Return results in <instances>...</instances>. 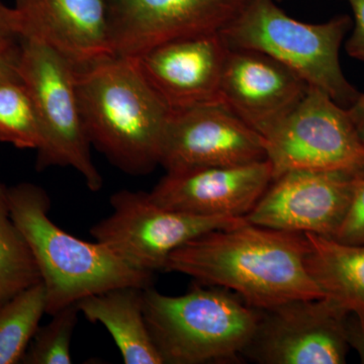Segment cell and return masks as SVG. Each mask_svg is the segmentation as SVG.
Instances as JSON below:
<instances>
[{"instance_id":"6da1fadb","label":"cell","mask_w":364,"mask_h":364,"mask_svg":"<svg viewBox=\"0 0 364 364\" xmlns=\"http://www.w3.org/2000/svg\"><path fill=\"white\" fill-rule=\"evenodd\" d=\"M305 234L245 222L196 237L170 254L165 269L234 291L265 310L294 299L324 298L309 274Z\"/></svg>"},{"instance_id":"7a4b0ae2","label":"cell","mask_w":364,"mask_h":364,"mask_svg":"<svg viewBox=\"0 0 364 364\" xmlns=\"http://www.w3.org/2000/svg\"><path fill=\"white\" fill-rule=\"evenodd\" d=\"M77 91L91 147L130 176H146L160 165L172 111L138 60L112 56L77 70Z\"/></svg>"},{"instance_id":"3957f363","label":"cell","mask_w":364,"mask_h":364,"mask_svg":"<svg viewBox=\"0 0 364 364\" xmlns=\"http://www.w3.org/2000/svg\"><path fill=\"white\" fill-rule=\"evenodd\" d=\"M7 205L37 263L52 316L81 299L117 287H151L153 273L127 264L102 244L81 240L50 219L51 200L37 184L6 188Z\"/></svg>"},{"instance_id":"277c9868","label":"cell","mask_w":364,"mask_h":364,"mask_svg":"<svg viewBox=\"0 0 364 364\" xmlns=\"http://www.w3.org/2000/svg\"><path fill=\"white\" fill-rule=\"evenodd\" d=\"M144 316L163 364L237 360L252 338L258 309L222 287L196 286L181 296L144 289Z\"/></svg>"},{"instance_id":"5b68a950","label":"cell","mask_w":364,"mask_h":364,"mask_svg":"<svg viewBox=\"0 0 364 364\" xmlns=\"http://www.w3.org/2000/svg\"><path fill=\"white\" fill-rule=\"evenodd\" d=\"M351 28L346 14L304 23L284 13L277 0H250L221 35L229 48L264 53L347 109L360 93L340 64V49Z\"/></svg>"},{"instance_id":"8992f818","label":"cell","mask_w":364,"mask_h":364,"mask_svg":"<svg viewBox=\"0 0 364 364\" xmlns=\"http://www.w3.org/2000/svg\"><path fill=\"white\" fill-rule=\"evenodd\" d=\"M21 41V77L32 97L41 134L36 168L71 167L90 191H100L104 179L91 157L79 104L77 70L48 46Z\"/></svg>"},{"instance_id":"52a82bcc","label":"cell","mask_w":364,"mask_h":364,"mask_svg":"<svg viewBox=\"0 0 364 364\" xmlns=\"http://www.w3.org/2000/svg\"><path fill=\"white\" fill-rule=\"evenodd\" d=\"M273 179L291 170L364 174V144L346 107L309 86L286 116L261 132Z\"/></svg>"},{"instance_id":"ba28073f","label":"cell","mask_w":364,"mask_h":364,"mask_svg":"<svg viewBox=\"0 0 364 364\" xmlns=\"http://www.w3.org/2000/svg\"><path fill=\"white\" fill-rule=\"evenodd\" d=\"M112 214L91 228L95 241L136 269L164 270L170 254L208 232L244 224L238 217H200L157 205L149 193L123 189L111 196Z\"/></svg>"},{"instance_id":"9c48e42d","label":"cell","mask_w":364,"mask_h":364,"mask_svg":"<svg viewBox=\"0 0 364 364\" xmlns=\"http://www.w3.org/2000/svg\"><path fill=\"white\" fill-rule=\"evenodd\" d=\"M260 311L243 355L262 364H342L349 313L327 298L294 299Z\"/></svg>"},{"instance_id":"30bf717a","label":"cell","mask_w":364,"mask_h":364,"mask_svg":"<svg viewBox=\"0 0 364 364\" xmlns=\"http://www.w3.org/2000/svg\"><path fill=\"white\" fill-rule=\"evenodd\" d=\"M363 176L321 170L284 172L272 179L244 219L256 226L334 238Z\"/></svg>"},{"instance_id":"8fae6325","label":"cell","mask_w":364,"mask_h":364,"mask_svg":"<svg viewBox=\"0 0 364 364\" xmlns=\"http://www.w3.org/2000/svg\"><path fill=\"white\" fill-rule=\"evenodd\" d=\"M250 0H107L114 56L138 58L158 46L222 33Z\"/></svg>"},{"instance_id":"7c38bea8","label":"cell","mask_w":364,"mask_h":364,"mask_svg":"<svg viewBox=\"0 0 364 364\" xmlns=\"http://www.w3.org/2000/svg\"><path fill=\"white\" fill-rule=\"evenodd\" d=\"M265 159L262 136L221 102H213L172 111L160 165L166 171H176Z\"/></svg>"},{"instance_id":"4fadbf2b","label":"cell","mask_w":364,"mask_h":364,"mask_svg":"<svg viewBox=\"0 0 364 364\" xmlns=\"http://www.w3.org/2000/svg\"><path fill=\"white\" fill-rule=\"evenodd\" d=\"M273 179L267 159L238 166L200 167L166 171L150 191L153 202L200 217L243 218Z\"/></svg>"},{"instance_id":"5bb4252c","label":"cell","mask_w":364,"mask_h":364,"mask_svg":"<svg viewBox=\"0 0 364 364\" xmlns=\"http://www.w3.org/2000/svg\"><path fill=\"white\" fill-rule=\"evenodd\" d=\"M21 38L51 48L76 70L114 56L107 0H14Z\"/></svg>"},{"instance_id":"9a60e30c","label":"cell","mask_w":364,"mask_h":364,"mask_svg":"<svg viewBox=\"0 0 364 364\" xmlns=\"http://www.w3.org/2000/svg\"><path fill=\"white\" fill-rule=\"evenodd\" d=\"M229 46L221 33L172 41L135 58L171 111L220 102Z\"/></svg>"},{"instance_id":"2e32d148","label":"cell","mask_w":364,"mask_h":364,"mask_svg":"<svg viewBox=\"0 0 364 364\" xmlns=\"http://www.w3.org/2000/svg\"><path fill=\"white\" fill-rule=\"evenodd\" d=\"M308 88L294 72L264 53L230 48L219 100L260 134L293 109Z\"/></svg>"},{"instance_id":"e0dca14e","label":"cell","mask_w":364,"mask_h":364,"mask_svg":"<svg viewBox=\"0 0 364 364\" xmlns=\"http://www.w3.org/2000/svg\"><path fill=\"white\" fill-rule=\"evenodd\" d=\"M144 289L117 287L79 301V312L112 335L126 364H163L144 316Z\"/></svg>"},{"instance_id":"ac0fdd59","label":"cell","mask_w":364,"mask_h":364,"mask_svg":"<svg viewBox=\"0 0 364 364\" xmlns=\"http://www.w3.org/2000/svg\"><path fill=\"white\" fill-rule=\"evenodd\" d=\"M305 236L306 269L324 298L364 318V244L352 245L312 233Z\"/></svg>"},{"instance_id":"d6986e66","label":"cell","mask_w":364,"mask_h":364,"mask_svg":"<svg viewBox=\"0 0 364 364\" xmlns=\"http://www.w3.org/2000/svg\"><path fill=\"white\" fill-rule=\"evenodd\" d=\"M41 282L32 250L9 213L6 186L0 181V306Z\"/></svg>"},{"instance_id":"ffe728a7","label":"cell","mask_w":364,"mask_h":364,"mask_svg":"<svg viewBox=\"0 0 364 364\" xmlns=\"http://www.w3.org/2000/svg\"><path fill=\"white\" fill-rule=\"evenodd\" d=\"M46 305L41 282L0 306V364L23 363L46 314Z\"/></svg>"},{"instance_id":"44dd1931","label":"cell","mask_w":364,"mask_h":364,"mask_svg":"<svg viewBox=\"0 0 364 364\" xmlns=\"http://www.w3.org/2000/svg\"><path fill=\"white\" fill-rule=\"evenodd\" d=\"M0 142L18 149L39 148V123L23 80L0 83Z\"/></svg>"},{"instance_id":"7402d4cb","label":"cell","mask_w":364,"mask_h":364,"mask_svg":"<svg viewBox=\"0 0 364 364\" xmlns=\"http://www.w3.org/2000/svg\"><path fill=\"white\" fill-rule=\"evenodd\" d=\"M79 313L75 304L52 315V320L38 329L21 363H72L71 340Z\"/></svg>"},{"instance_id":"603a6c76","label":"cell","mask_w":364,"mask_h":364,"mask_svg":"<svg viewBox=\"0 0 364 364\" xmlns=\"http://www.w3.org/2000/svg\"><path fill=\"white\" fill-rule=\"evenodd\" d=\"M334 239L352 245L364 244V176L356 186L350 208Z\"/></svg>"},{"instance_id":"cb8c5ba5","label":"cell","mask_w":364,"mask_h":364,"mask_svg":"<svg viewBox=\"0 0 364 364\" xmlns=\"http://www.w3.org/2000/svg\"><path fill=\"white\" fill-rule=\"evenodd\" d=\"M353 14L350 37L346 41L347 54L364 63V0H345Z\"/></svg>"},{"instance_id":"d4e9b609","label":"cell","mask_w":364,"mask_h":364,"mask_svg":"<svg viewBox=\"0 0 364 364\" xmlns=\"http://www.w3.org/2000/svg\"><path fill=\"white\" fill-rule=\"evenodd\" d=\"M21 41L0 45V83L21 80Z\"/></svg>"},{"instance_id":"484cf974","label":"cell","mask_w":364,"mask_h":364,"mask_svg":"<svg viewBox=\"0 0 364 364\" xmlns=\"http://www.w3.org/2000/svg\"><path fill=\"white\" fill-rule=\"evenodd\" d=\"M18 40L21 33L16 11L0 1V45Z\"/></svg>"},{"instance_id":"4316f807","label":"cell","mask_w":364,"mask_h":364,"mask_svg":"<svg viewBox=\"0 0 364 364\" xmlns=\"http://www.w3.org/2000/svg\"><path fill=\"white\" fill-rule=\"evenodd\" d=\"M345 329L347 343L358 352L361 363L364 364V318L349 314Z\"/></svg>"},{"instance_id":"83f0119b","label":"cell","mask_w":364,"mask_h":364,"mask_svg":"<svg viewBox=\"0 0 364 364\" xmlns=\"http://www.w3.org/2000/svg\"><path fill=\"white\" fill-rule=\"evenodd\" d=\"M349 116L355 130L358 132L359 138L364 144V93H359L355 102L347 107Z\"/></svg>"},{"instance_id":"f1b7e54d","label":"cell","mask_w":364,"mask_h":364,"mask_svg":"<svg viewBox=\"0 0 364 364\" xmlns=\"http://www.w3.org/2000/svg\"><path fill=\"white\" fill-rule=\"evenodd\" d=\"M277 2H279V1H282V0H277Z\"/></svg>"}]
</instances>
